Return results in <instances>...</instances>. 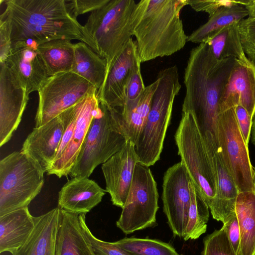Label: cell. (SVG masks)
I'll list each match as a JSON object with an SVG mask.
<instances>
[{
    "label": "cell",
    "instance_id": "7bdbcfd3",
    "mask_svg": "<svg viewBox=\"0 0 255 255\" xmlns=\"http://www.w3.org/2000/svg\"><path fill=\"white\" fill-rule=\"evenodd\" d=\"M251 140L253 144L255 145V115L253 119V125L251 130Z\"/></svg>",
    "mask_w": 255,
    "mask_h": 255
},
{
    "label": "cell",
    "instance_id": "6da1fadb",
    "mask_svg": "<svg viewBox=\"0 0 255 255\" xmlns=\"http://www.w3.org/2000/svg\"><path fill=\"white\" fill-rule=\"evenodd\" d=\"M236 60L217 59L202 42L191 50L185 68L182 113L192 116L204 140L213 138L218 146L219 102Z\"/></svg>",
    "mask_w": 255,
    "mask_h": 255
},
{
    "label": "cell",
    "instance_id": "5b68a950",
    "mask_svg": "<svg viewBox=\"0 0 255 255\" xmlns=\"http://www.w3.org/2000/svg\"><path fill=\"white\" fill-rule=\"evenodd\" d=\"M157 78L159 82L145 125L134 144L138 162L148 167L160 159L174 101L181 88L175 65L161 70Z\"/></svg>",
    "mask_w": 255,
    "mask_h": 255
},
{
    "label": "cell",
    "instance_id": "e0dca14e",
    "mask_svg": "<svg viewBox=\"0 0 255 255\" xmlns=\"http://www.w3.org/2000/svg\"><path fill=\"white\" fill-rule=\"evenodd\" d=\"M243 107L252 119L255 115V64L237 60L219 102V113Z\"/></svg>",
    "mask_w": 255,
    "mask_h": 255
},
{
    "label": "cell",
    "instance_id": "44dd1931",
    "mask_svg": "<svg viewBox=\"0 0 255 255\" xmlns=\"http://www.w3.org/2000/svg\"><path fill=\"white\" fill-rule=\"evenodd\" d=\"M106 192L93 180L73 177L59 192L58 207L75 214H86L101 202Z\"/></svg>",
    "mask_w": 255,
    "mask_h": 255
},
{
    "label": "cell",
    "instance_id": "30bf717a",
    "mask_svg": "<svg viewBox=\"0 0 255 255\" xmlns=\"http://www.w3.org/2000/svg\"><path fill=\"white\" fill-rule=\"evenodd\" d=\"M95 90L92 84L72 71L49 76L37 91L35 127L47 123Z\"/></svg>",
    "mask_w": 255,
    "mask_h": 255
},
{
    "label": "cell",
    "instance_id": "7402d4cb",
    "mask_svg": "<svg viewBox=\"0 0 255 255\" xmlns=\"http://www.w3.org/2000/svg\"><path fill=\"white\" fill-rule=\"evenodd\" d=\"M60 217L59 207L34 217L35 225L31 234L12 255H55Z\"/></svg>",
    "mask_w": 255,
    "mask_h": 255
},
{
    "label": "cell",
    "instance_id": "8fae6325",
    "mask_svg": "<svg viewBox=\"0 0 255 255\" xmlns=\"http://www.w3.org/2000/svg\"><path fill=\"white\" fill-rule=\"evenodd\" d=\"M235 108L219 113L217 128L219 144L227 166L239 192L255 189L253 167L239 129Z\"/></svg>",
    "mask_w": 255,
    "mask_h": 255
},
{
    "label": "cell",
    "instance_id": "4dcf8cb0",
    "mask_svg": "<svg viewBox=\"0 0 255 255\" xmlns=\"http://www.w3.org/2000/svg\"><path fill=\"white\" fill-rule=\"evenodd\" d=\"M191 201L183 236L184 241L196 240L207 231L209 208L190 179Z\"/></svg>",
    "mask_w": 255,
    "mask_h": 255
},
{
    "label": "cell",
    "instance_id": "74e56055",
    "mask_svg": "<svg viewBox=\"0 0 255 255\" xmlns=\"http://www.w3.org/2000/svg\"><path fill=\"white\" fill-rule=\"evenodd\" d=\"M237 3V0H187V5H190L192 9L196 11H204L207 13L209 17L220 8L233 5Z\"/></svg>",
    "mask_w": 255,
    "mask_h": 255
},
{
    "label": "cell",
    "instance_id": "83f0119b",
    "mask_svg": "<svg viewBox=\"0 0 255 255\" xmlns=\"http://www.w3.org/2000/svg\"><path fill=\"white\" fill-rule=\"evenodd\" d=\"M239 26V22L227 25L203 42L209 45L217 59L234 58L244 61L249 60L243 49Z\"/></svg>",
    "mask_w": 255,
    "mask_h": 255
},
{
    "label": "cell",
    "instance_id": "5bb4252c",
    "mask_svg": "<svg viewBox=\"0 0 255 255\" xmlns=\"http://www.w3.org/2000/svg\"><path fill=\"white\" fill-rule=\"evenodd\" d=\"M138 162L134 144L128 141L122 149L102 164L106 191L110 195L114 205L123 208L128 194L135 166Z\"/></svg>",
    "mask_w": 255,
    "mask_h": 255
},
{
    "label": "cell",
    "instance_id": "d4e9b609",
    "mask_svg": "<svg viewBox=\"0 0 255 255\" xmlns=\"http://www.w3.org/2000/svg\"><path fill=\"white\" fill-rule=\"evenodd\" d=\"M28 207L0 217V253L11 254L26 241L34 229L35 222Z\"/></svg>",
    "mask_w": 255,
    "mask_h": 255
},
{
    "label": "cell",
    "instance_id": "7a4b0ae2",
    "mask_svg": "<svg viewBox=\"0 0 255 255\" xmlns=\"http://www.w3.org/2000/svg\"><path fill=\"white\" fill-rule=\"evenodd\" d=\"M0 17L6 22L12 49H36L56 39H77L88 45L83 26L68 10L66 0H6Z\"/></svg>",
    "mask_w": 255,
    "mask_h": 255
},
{
    "label": "cell",
    "instance_id": "8d00e7d4",
    "mask_svg": "<svg viewBox=\"0 0 255 255\" xmlns=\"http://www.w3.org/2000/svg\"><path fill=\"white\" fill-rule=\"evenodd\" d=\"M109 0H66V6L71 14L75 18L80 14L93 11L102 7Z\"/></svg>",
    "mask_w": 255,
    "mask_h": 255
},
{
    "label": "cell",
    "instance_id": "f6af8a7d",
    "mask_svg": "<svg viewBox=\"0 0 255 255\" xmlns=\"http://www.w3.org/2000/svg\"></svg>",
    "mask_w": 255,
    "mask_h": 255
},
{
    "label": "cell",
    "instance_id": "1f68e13d",
    "mask_svg": "<svg viewBox=\"0 0 255 255\" xmlns=\"http://www.w3.org/2000/svg\"><path fill=\"white\" fill-rule=\"evenodd\" d=\"M115 242L132 255H180L170 244L154 239L126 237Z\"/></svg>",
    "mask_w": 255,
    "mask_h": 255
},
{
    "label": "cell",
    "instance_id": "ac0fdd59",
    "mask_svg": "<svg viewBox=\"0 0 255 255\" xmlns=\"http://www.w3.org/2000/svg\"><path fill=\"white\" fill-rule=\"evenodd\" d=\"M216 174L217 191L209 208L212 217L224 224L235 213L239 191L227 166L220 146L204 142Z\"/></svg>",
    "mask_w": 255,
    "mask_h": 255
},
{
    "label": "cell",
    "instance_id": "ee69618b",
    "mask_svg": "<svg viewBox=\"0 0 255 255\" xmlns=\"http://www.w3.org/2000/svg\"><path fill=\"white\" fill-rule=\"evenodd\" d=\"M253 170H254L253 178H254V182H255V167H253Z\"/></svg>",
    "mask_w": 255,
    "mask_h": 255
},
{
    "label": "cell",
    "instance_id": "60d3db41",
    "mask_svg": "<svg viewBox=\"0 0 255 255\" xmlns=\"http://www.w3.org/2000/svg\"><path fill=\"white\" fill-rule=\"evenodd\" d=\"M11 42L6 21L0 18V61L5 62L11 51Z\"/></svg>",
    "mask_w": 255,
    "mask_h": 255
},
{
    "label": "cell",
    "instance_id": "cb8c5ba5",
    "mask_svg": "<svg viewBox=\"0 0 255 255\" xmlns=\"http://www.w3.org/2000/svg\"><path fill=\"white\" fill-rule=\"evenodd\" d=\"M55 255H95L82 228L79 214L61 209Z\"/></svg>",
    "mask_w": 255,
    "mask_h": 255
},
{
    "label": "cell",
    "instance_id": "3957f363",
    "mask_svg": "<svg viewBox=\"0 0 255 255\" xmlns=\"http://www.w3.org/2000/svg\"><path fill=\"white\" fill-rule=\"evenodd\" d=\"M187 0H141L132 16V36L141 63L170 56L188 40L180 13Z\"/></svg>",
    "mask_w": 255,
    "mask_h": 255
},
{
    "label": "cell",
    "instance_id": "d6986e66",
    "mask_svg": "<svg viewBox=\"0 0 255 255\" xmlns=\"http://www.w3.org/2000/svg\"><path fill=\"white\" fill-rule=\"evenodd\" d=\"M97 92L88 94L79 101L72 137L59 159L48 168L47 175L61 178L70 174L99 105Z\"/></svg>",
    "mask_w": 255,
    "mask_h": 255
},
{
    "label": "cell",
    "instance_id": "ba28073f",
    "mask_svg": "<svg viewBox=\"0 0 255 255\" xmlns=\"http://www.w3.org/2000/svg\"><path fill=\"white\" fill-rule=\"evenodd\" d=\"M174 138L178 155L196 191L209 207L216 194V174L201 133L190 114L182 113Z\"/></svg>",
    "mask_w": 255,
    "mask_h": 255
},
{
    "label": "cell",
    "instance_id": "836d02e7",
    "mask_svg": "<svg viewBox=\"0 0 255 255\" xmlns=\"http://www.w3.org/2000/svg\"><path fill=\"white\" fill-rule=\"evenodd\" d=\"M85 215V213L79 214L80 221L95 255H132L121 248L116 242L103 241L95 237L86 223Z\"/></svg>",
    "mask_w": 255,
    "mask_h": 255
},
{
    "label": "cell",
    "instance_id": "9a60e30c",
    "mask_svg": "<svg viewBox=\"0 0 255 255\" xmlns=\"http://www.w3.org/2000/svg\"><path fill=\"white\" fill-rule=\"evenodd\" d=\"M68 120L67 109L47 123L35 127L24 141L21 151L46 173L58 152Z\"/></svg>",
    "mask_w": 255,
    "mask_h": 255
},
{
    "label": "cell",
    "instance_id": "52a82bcc",
    "mask_svg": "<svg viewBox=\"0 0 255 255\" xmlns=\"http://www.w3.org/2000/svg\"><path fill=\"white\" fill-rule=\"evenodd\" d=\"M128 141L112 109L99 102L69 175L73 177L89 178L96 167L106 162Z\"/></svg>",
    "mask_w": 255,
    "mask_h": 255
},
{
    "label": "cell",
    "instance_id": "8992f818",
    "mask_svg": "<svg viewBox=\"0 0 255 255\" xmlns=\"http://www.w3.org/2000/svg\"><path fill=\"white\" fill-rule=\"evenodd\" d=\"M40 166L22 151L0 161V217L27 207L40 192L44 173Z\"/></svg>",
    "mask_w": 255,
    "mask_h": 255
},
{
    "label": "cell",
    "instance_id": "e575fe53",
    "mask_svg": "<svg viewBox=\"0 0 255 255\" xmlns=\"http://www.w3.org/2000/svg\"><path fill=\"white\" fill-rule=\"evenodd\" d=\"M239 29L244 51L255 64V17L248 16L241 20Z\"/></svg>",
    "mask_w": 255,
    "mask_h": 255
},
{
    "label": "cell",
    "instance_id": "f546056e",
    "mask_svg": "<svg viewBox=\"0 0 255 255\" xmlns=\"http://www.w3.org/2000/svg\"><path fill=\"white\" fill-rule=\"evenodd\" d=\"M249 16L245 6L237 3L220 8L208 20L188 36V42L195 43L203 42L209 36L222 28L239 22Z\"/></svg>",
    "mask_w": 255,
    "mask_h": 255
},
{
    "label": "cell",
    "instance_id": "f35d334b",
    "mask_svg": "<svg viewBox=\"0 0 255 255\" xmlns=\"http://www.w3.org/2000/svg\"><path fill=\"white\" fill-rule=\"evenodd\" d=\"M236 115L239 129L246 144L248 146L251 135L253 119L246 110L240 105L235 108Z\"/></svg>",
    "mask_w": 255,
    "mask_h": 255
},
{
    "label": "cell",
    "instance_id": "ab89813d",
    "mask_svg": "<svg viewBox=\"0 0 255 255\" xmlns=\"http://www.w3.org/2000/svg\"><path fill=\"white\" fill-rule=\"evenodd\" d=\"M223 226L225 229L227 236L235 254L236 255H239L240 250L241 234L236 213L230 217Z\"/></svg>",
    "mask_w": 255,
    "mask_h": 255
},
{
    "label": "cell",
    "instance_id": "277c9868",
    "mask_svg": "<svg viewBox=\"0 0 255 255\" xmlns=\"http://www.w3.org/2000/svg\"><path fill=\"white\" fill-rule=\"evenodd\" d=\"M136 4L134 0H109L92 12L83 26L88 46L107 61V75L132 38Z\"/></svg>",
    "mask_w": 255,
    "mask_h": 255
},
{
    "label": "cell",
    "instance_id": "b9f144b4",
    "mask_svg": "<svg viewBox=\"0 0 255 255\" xmlns=\"http://www.w3.org/2000/svg\"><path fill=\"white\" fill-rule=\"evenodd\" d=\"M238 2L247 9L249 17H255V0H238Z\"/></svg>",
    "mask_w": 255,
    "mask_h": 255
},
{
    "label": "cell",
    "instance_id": "4fadbf2b",
    "mask_svg": "<svg viewBox=\"0 0 255 255\" xmlns=\"http://www.w3.org/2000/svg\"><path fill=\"white\" fill-rule=\"evenodd\" d=\"M0 146L11 138L19 126L29 100V94L5 62H0Z\"/></svg>",
    "mask_w": 255,
    "mask_h": 255
},
{
    "label": "cell",
    "instance_id": "9c48e42d",
    "mask_svg": "<svg viewBox=\"0 0 255 255\" xmlns=\"http://www.w3.org/2000/svg\"><path fill=\"white\" fill-rule=\"evenodd\" d=\"M157 184L149 167L138 162L128 194L116 225L125 234L150 227L156 223L158 210Z\"/></svg>",
    "mask_w": 255,
    "mask_h": 255
},
{
    "label": "cell",
    "instance_id": "d6a6232c",
    "mask_svg": "<svg viewBox=\"0 0 255 255\" xmlns=\"http://www.w3.org/2000/svg\"><path fill=\"white\" fill-rule=\"evenodd\" d=\"M203 245L202 255H236L224 226L206 236Z\"/></svg>",
    "mask_w": 255,
    "mask_h": 255
},
{
    "label": "cell",
    "instance_id": "7c38bea8",
    "mask_svg": "<svg viewBox=\"0 0 255 255\" xmlns=\"http://www.w3.org/2000/svg\"><path fill=\"white\" fill-rule=\"evenodd\" d=\"M190 177L181 161L168 168L163 176V211L173 234L183 238L191 201Z\"/></svg>",
    "mask_w": 255,
    "mask_h": 255
},
{
    "label": "cell",
    "instance_id": "603a6c76",
    "mask_svg": "<svg viewBox=\"0 0 255 255\" xmlns=\"http://www.w3.org/2000/svg\"><path fill=\"white\" fill-rule=\"evenodd\" d=\"M158 82L156 78L146 86L141 96L133 103L126 105L120 110L111 108L123 134L128 141L134 144L145 125Z\"/></svg>",
    "mask_w": 255,
    "mask_h": 255
},
{
    "label": "cell",
    "instance_id": "484cf974",
    "mask_svg": "<svg viewBox=\"0 0 255 255\" xmlns=\"http://www.w3.org/2000/svg\"><path fill=\"white\" fill-rule=\"evenodd\" d=\"M235 213L241 234L239 255H255V189L239 192Z\"/></svg>",
    "mask_w": 255,
    "mask_h": 255
},
{
    "label": "cell",
    "instance_id": "4316f807",
    "mask_svg": "<svg viewBox=\"0 0 255 255\" xmlns=\"http://www.w3.org/2000/svg\"><path fill=\"white\" fill-rule=\"evenodd\" d=\"M72 72L92 84L98 91L106 77L107 63L83 42L74 44Z\"/></svg>",
    "mask_w": 255,
    "mask_h": 255
},
{
    "label": "cell",
    "instance_id": "d590c367",
    "mask_svg": "<svg viewBox=\"0 0 255 255\" xmlns=\"http://www.w3.org/2000/svg\"><path fill=\"white\" fill-rule=\"evenodd\" d=\"M141 63L138 56H137L127 88L125 105L136 101L145 90V87L141 73Z\"/></svg>",
    "mask_w": 255,
    "mask_h": 255
},
{
    "label": "cell",
    "instance_id": "f1b7e54d",
    "mask_svg": "<svg viewBox=\"0 0 255 255\" xmlns=\"http://www.w3.org/2000/svg\"><path fill=\"white\" fill-rule=\"evenodd\" d=\"M45 64L48 76L71 71L74 44L68 39H56L39 45L37 48Z\"/></svg>",
    "mask_w": 255,
    "mask_h": 255
},
{
    "label": "cell",
    "instance_id": "ffe728a7",
    "mask_svg": "<svg viewBox=\"0 0 255 255\" xmlns=\"http://www.w3.org/2000/svg\"><path fill=\"white\" fill-rule=\"evenodd\" d=\"M5 62L29 94L37 91L49 77L36 49L27 46L12 49Z\"/></svg>",
    "mask_w": 255,
    "mask_h": 255
},
{
    "label": "cell",
    "instance_id": "2e32d148",
    "mask_svg": "<svg viewBox=\"0 0 255 255\" xmlns=\"http://www.w3.org/2000/svg\"><path fill=\"white\" fill-rule=\"evenodd\" d=\"M137 56L135 41L131 38L113 64L97 92L100 103L117 110L125 106L127 88Z\"/></svg>",
    "mask_w": 255,
    "mask_h": 255
}]
</instances>
